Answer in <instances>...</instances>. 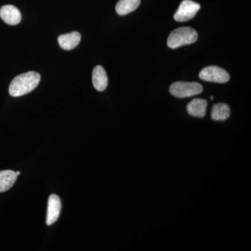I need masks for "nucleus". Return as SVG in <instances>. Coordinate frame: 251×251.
<instances>
[{
	"label": "nucleus",
	"mask_w": 251,
	"mask_h": 251,
	"mask_svg": "<svg viewBox=\"0 0 251 251\" xmlns=\"http://www.w3.org/2000/svg\"><path fill=\"white\" fill-rule=\"evenodd\" d=\"M199 77L201 80L218 83H226L229 80L228 73L222 68L216 66L204 68L200 73Z\"/></svg>",
	"instance_id": "4"
},
{
	"label": "nucleus",
	"mask_w": 251,
	"mask_h": 251,
	"mask_svg": "<svg viewBox=\"0 0 251 251\" xmlns=\"http://www.w3.org/2000/svg\"><path fill=\"white\" fill-rule=\"evenodd\" d=\"M16 174L17 175V176H18V175L21 174V173H20V172H16Z\"/></svg>",
	"instance_id": "14"
},
{
	"label": "nucleus",
	"mask_w": 251,
	"mask_h": 251,
	"mask_svg": "<svg viewBox=\"0 0 251 251\" xmlns=\"http://www.w3.org/2000/svg\"><path fill=\"white\" fill-rule=\"evenodd\" d=\"M141 0H119L116 5V11L120 16H125L138 9Z\"/></svg>",
	"instance_id": "11"
},
{
	"label": "nucleus",
	"mask_w": 251,
	"mask_h": 251,
	"mask_svg": "<svg viewBox=\"0 0 251 251\" xmlns=\"http://www.w3.org/2000/svg\"><path fill=\"white\" fill-rule=\"evenodd\" d=\"M41 80V75L35 72L22 74L15 77L9 85V92L11 97L25 95L36 88Z\"/></svg>",
	"instance_id": "1"
},
{
	"label": "nucleus",
	"mask_w": 251,
	"mask_h": 251,
	"mask_svg": "<svg viewBox=\"0 0 251 251\" xmlns=\"http://www.w3.org/2000/svg\"><path fill=\"white\" fill-rule=\"evenodd\" d=\"M202 85L198 82H176L171 85L170 92L176 98H186L202 93Z\"/></svg>",
	"instance_id": "3"
},
{
	"label": "nucleus",
	"mask_w": 251,
	"mask_h": 251,
	"mask_svg": "<svg viewBox=\"0 0 251 251\" xmlns=\"http://www.w3.org/2000/svg\"><path fill=\"white\" fill-rule=\"evenodd\" d=\"M230 116V108L227 104L217 103L214 105L211 111V118L215 121H224Z\"/></svg>",
	"instance_id": "13"
},
{
	"label": "nucleus",
	"mask_w": 251,
	"mask_h": 251,
	"mask_svg": "<svg viewBox=\"0 0 251 251\" xmlns=\"http://www.w3.org/2000/svg\"><path fill=\"white\" fill-rule=\"evenodd\" d=\"M211 100H213V99H214V97H211Z\"/></svg>",
	"instance_id": "15"
},
{
	"label": "nucleus",
	"mask_w": 251,
	"mask_h": 251,
	"mask_svg": "<svg viewBox=\"0 0 251 251\" xmlns=\"http://www.w3.org/2000/svg\"><path fill=\"white\" fill-rule=\"evenodd\" d=\"M92 82L94 88L99 92H103L107 88L108 78L105 69L101 66H97L92 73Z\"/></svg>",
	"instance_id": "8"
},
{
	"label": "nucleus",
	"mask_w": 251,
	"mask_h": 251,
	"mask_svg": "<svg viewBox=\"0 0 251 251\" xmlns=\"http://www.w3.org/2000/svg\"><path fill=\"white\" fill-rule=\"evenodd\" d=\"M17 176L13 171H0V193L5 192L12 187Z\"/></svg>",
	"instance_id": "12"
},
{
	"label": "nucleus",
	"mask_w": 251,
	"mask_h": 251,
	"mask_svg": "<svg viewBox=\"0 0 251 251\" xmlns=\"http://www.w3.org/2000/svg\"><path fill=\"white\" fill-rule=\"evenodd\" d=\"M201 9V5L191 0H184L175 13L174 18L177 22H186L195 17Z\"/></svg>",
	"instance_id": "5"
},
{
	"label": "nucleus",
	"mask_w": 251,
	"mask_h": 251,
	"mask_svg": "<svg viewBox=\"0 0 251 251\" xmlns=\"http://www.w3.org/2000/svg\"><path fill=\"white\" fill-rule=\"evenodd\" d=\"M197 31L193 28L180 27L172 31L168 38L167 44L171 49H175L181 46L190 45L197 41Z\"/></svg>",
	"instance_id": "2"
},
{
	"label": "nucleus",
	"mask_w": 251,
	"mask_h": 251,
	"mask_svg": "<svg viewBox=\"0 0 251 251\" xmlns=\"http://www.w3.org/2000/svg\"><path fill=\"white\" fill-rule=\"evenodd\" d=\"M0 17L6 24L16 25L22 19L21 11L13 5H4L0 9Z\"/></svg>",
	"instance_id": "7"
},
{
	"label": "nucleus",
	"mask_w": 251,
	"mask_h": 251,
	"mask_svg": "<svg viewBox=\"0 0 251 251\" xmlns=\"http://www.w3.org/2000/svg\"><path fill=\"white\" fill-rule=\"evenodd\" d=\"M207 101L204 99H194L187 105V111L191 116L204 117L206 115Z\"/></svg>",
	"instance_id": "10"
},
{
	"label": "nucleus",
	"mask_w": 251,
	"mask_h": 251,
	"mask_svg": "<svg viewBox=\"0 0 251 251\" xmlns=\"http://www.w3.org/2000/svg\"><path fill=\"white\" fill-rule=\"evenodd\" d=\"M81 40V35L77 31H72L67 34H63L58 37V43L60 47L66 50L75 49Z\"/></svg>",
	"instance_id": "9"
},
{
	"label": "nucleus",
	"mask_w": 251,
	"mask_h": 251,
	"mask_svg": "<svg viewBox=\"0 0 251 251\" xmlns=\"http://www.w3.org/2000/svg\"><path fill=\"white\" fill-rule=\"evenodd\" d=\"M62 209V202L57 195L52 194L49 197L48 205L47 218L46 224L51 226L55 223L60 215Z\"/></svg>",
	"instance_id": "6"
}]
</instances>
